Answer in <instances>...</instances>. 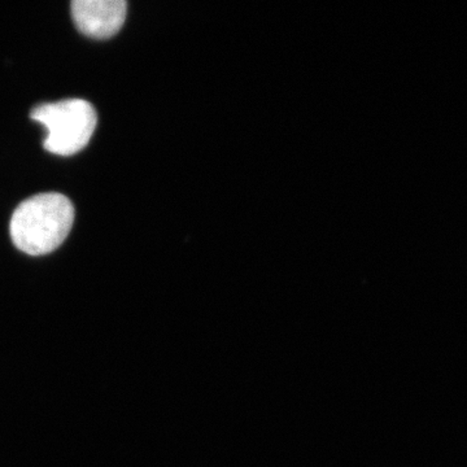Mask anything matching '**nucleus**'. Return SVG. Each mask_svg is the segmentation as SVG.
<instances>
[{
    "mask_svg": "<svg viewBox=\"0 0 467 467\" xmlns=\"http://www.w3.org/2000/svg\"><path fill=\"white\" fill-rule=\"evenodd\" d=\"M75 223V207L67 196L39 193L21 202L9 223L12 242L30 256H42L57 250Z\"/></svg>",
    "mask_w": 467,
    "mask_h": 467,
    "instance_id": "nucleus-1",
    "label": "nucleus"
},
{
    "mask_svg": "<svg viewBox=\"0 0 467 467\" xmlns=\"http://www.w3.org/2000/svg\"><path fill=\"white\" fill-rule=\"evenodd\" d=\"M30 117L47 129L43 146L58 156H72L84 150L98 124L94 107L82 99L41 104L32 110Z\"/></svg>",
    "mask_w": 467,
    "mask_h": 467,
    "instance_id": "nucleus-2",
    "label": "nucleus"
},
{
    "mask_svg": "<svg viewBox=\"0 0 467 467\" xmlns=\"http://www.w3.org/2000/svg\"><path fill=\"white\" fill-rule=\"evenodd\" d=\"M124 0H75L72 17L77 29L90 38L107 39L119 32L126 20Z\"/></svg>",
    "mask_w": 467,
    "mask_h": 467,
    "instance_id": "nucleus-3",
    "label": "nucleus"
}]
</instances>
